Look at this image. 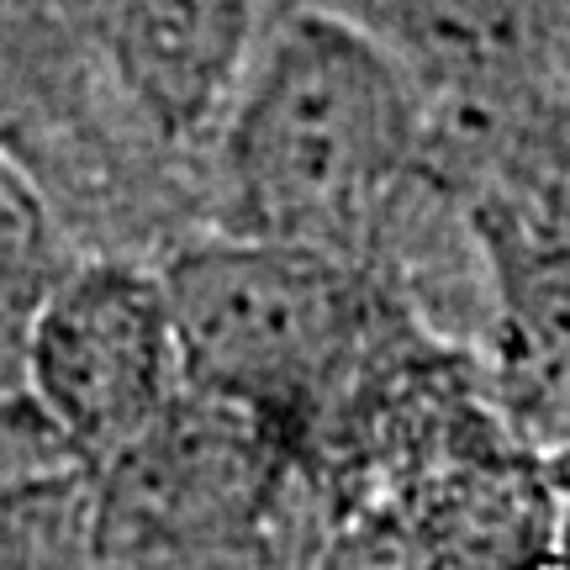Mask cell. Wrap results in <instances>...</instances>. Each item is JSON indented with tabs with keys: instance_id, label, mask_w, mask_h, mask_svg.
Segmentation results:
<instances>
[{
	"instance_id": "obj_1",
	"label": "cell",
	"mask_w": 570,
	"mask_h": 570,
	"mask_svg": "<svg viewBox=\"0 0 570 570\" xmlns=\"http://www.w3.org/2000/svg\"><path fill=\"white\" fill-rule=\"evenodd\" d=\"M206 227L348 259L481 354L465 196L407 69L344 11L275 0L206 154Z\"/></svg>"
},
{
	"instance_id": "obj_2",
	"label": "cell",
	"mask_w": 570,
	"mask_h": 570,
	"mask_svg": "<svg viewBox=\"0 0 570 570\" xmlns=\"http://www.w3.org/2000/svg\"><path fill=\"white\" fill-rule=\"evenodd\" d=\"M159 265L190 381L254 412L291 465L317 454L391 370L444 333L381 275L317 248L202 227Z\"/></svg>"
},
{
	"instance_id": "obj_3",
	"label": "cell",
	"mask_w": 570,
	"mask_h": 570,
	"mask_svg": "<svg viewBox=\"0 0 570 570\" xmlns=\"http://www.w3.org/2000/svg\"><path fill=\"white\" fill-rule=\"evenodd\" d=\"M0 154L75 254L164 259L206 227V164L164 138L48 0H0Z\"/></svg>"
},
{
	"instance_id": "obj_4",
	"label": "cell",
	"mask_w": 570,
	"mask_h": 570,
	"mask_svg": "<svg viewBox=\"0 0 570 570\" xmlns=\"http://www.w3.org/2000/svg\"><path fill=\"white\" fill-rule=\"evenodd\" d=\"M90 566H306L291 454L190 381L142 439L90 465Z\"/></svg>"
},
{
	"instance_id": "obj_5",
	"label": "cell",
	"mask_w": 570,
	"mask_h": 570,
	"mask_svg": "<svg viewBox=\"0 0 570 570\" xmlns=\"http://www.w3.org/2000/svg\"><path fill=\"white\" fill-rule=\"evenodd\" d=\"M190 386L180 317L159 259L75 254L27 333V396L75 465L142 439Z\"/></svg>"
},
{
	"instance_id": "obj_6",
	"label": "cell",
	"mask_w": 570,
	"mask_h": 570,
	"mask_svg": "<svg viewBox=\"0 0 570 570\" xmlns=\"http://www.w3.org/2000/svg\"><path fill=\"white\" fill-rule=\"evenodd\" d=\"M127 96L206 164L275 0H48Z\"/></svg>"
},
{
	"instance_id": "obj_7",
	"label": "cell",
	"mask_w": 570,
	"mask_h": 570,
	"mask_svg": "<svg viewBox=\"0 0 570 570\" xmlns=\"http://www.w3.org/2000/svg\"><path fill=\"white\" fill-rule=\"evenodd\" d=\"M69 259L75 244L63 238L27 175L0 154V475L75 465L27 396V333Z\"/></svg>"
},
{
	"instance_id": "obj_8",
	"label": "cell",
	"mask_w": 570,
	"mask_h": 570,
	"mask_svg": "<svg viewBox=\"0 0 570 570\" xmlns=\"http://www.w3.org/2000/svg\"><path fill=\"white\" fill-rule=\"evenodd\" d=\"M0 566H90V470L0 475Z\"/></svg>"
}]
</instances>
